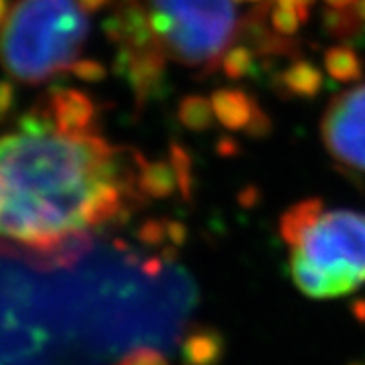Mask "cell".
Segmentation results:
<instances>
[{
  "label": "cell",
  "instance_id": "cell-1",
  "mask_svg": "<svg viewBox=\"0 0 365 365\" xmlns=\"http://www.w3.org/2000/svg\"><path fill=\"white\" fill-rule=\"evenodd\" d=\"M146 158L100 136L63 134L41 106L0 136V244L47 266L78 260L143 203Z\"/></svg>",
  "mask_w": 365,
  "mask_h": 365
},
{
  "label": "cell",
  "instance_id": "cell-2",
  "mask_svg": "<svg viewBox=\"0 0 365 365\" xmlns=\"http://www.w3.org/2000/svg\"><path fill=\"white\" fill-rule=\"evenodd\" d=\"M280 235L292 282L304 297L335 300L365 287L364 211L304 199L284 211Z\"/></svg>",
  "mask_w": 365,
  "mask_h": 365
},
{
  "label": "cell",
  "instance_id": "cell-3",
  "mask_svg": "<svg viewBox=\"0 0 365 365\" xmlns=\"http://www.w3.org/2000/svg\"><path fill=\"white\" fill-rule=\"evenodd\" d=\"M88 35L78 0H19L0 33V63L13 79L43 83L69 71Z\"/></svg>",
  "mask_w": 365,
  "mask_h": 365
},
{
  "label": "cell",
  "instance_id": "cell-4",
  "mask_svg": "<svg viewBox=\"0 0 365 365\" xmlns=\"http://www.w3.org/2000/svg\"><path fill=\"white\" fill-rule=\"evenodd\" d=\"M150 26L165 55L213 73L240 33L234 0H146Z\"/></svg>",
  "mask_w": 365,
  "mask_h": 365
},
{
  "label": "cell",
  "instance_id": "cell-5",
  "mask_svg": "<svg viewBox=\"0 0 365 365\" xmlns=\"http://www.w3.org/2000/svg\"><path fill=\"white\" fill-rule=\"evenodd\" d=\"M321 138L341 170L365 175V83L329 102L321 118Z\"/></svg>",
  "mask_w": 365,
  "mask_h": 365
},
{
  "label": "cell",
  "instance_id": "cell-6",
  "mask_svg": "<svg viewBox=\"0 0 365 365\" xmlns=\"http://www.w3.org/2000/svg\"><path fill=\"white\" fill-rule=\"evenodd\" d=\"M167 61L169 57L160 49V45H153L148 49H138V51L120 49L118 53L114 69L128 81L138 110L163 90Z\"/></svg>",
  "mask_w": 365,
  "mask_h": 365
},
{
  "label": "cell",
  "instance_id": "cell-7",
  "mask_svg": "<svg viewBox=\"0 0 365 365\" xmlns=\"http://www.w3.org/2000/svg\"><path fill=\"white\" fill-rule=\"evenodd\" d=\"M215 118L227 130H246L254 138H262L272 130V120L242 88H220L211 93Z\"/></svg>",
  "mask_w": 365,
  "mask_h": 365
},
{
  "label": "cell",
  "instance_id": "cell-8",
  "mask_svg": "<svg viewBox=\"0 0 365 365\" xmlns=\"http://www.w3.org/2000/svg\"><path fill=\"white\" fill-rule=\"evenodd\" d=\"M51 126L63 134H90L96 130L98 104L86 91L73 88H57L49 91L41 104Z\"/></svg>",
  "mask_w": 365,
  "mask_h": 365
},
{
  "label": "cell",
  "instance_id": "cell-9",
  "mask_svg": "<svg viewBox=\"0 0 365 365\" xmlns=\"http://www.w3.org/2000/svg\"><path fill=\"white\" fill-rule=\"evenodd\" d=\"M104 35L120 49L138 51L158 45L143 0H116V6L104 21Z\"/></svg>",
  "mask_w": 365,
  "mask_h": 365
},
{
  "label": "cell",
  "instance_id": "cell-10",
  "mask_svg": "<svg viewBox=\"0 0 365 365\" xmlns=\"http://www.w3.org/2000/svg\"><path fill=\"white\" fill-rule=\"evenodd\" d=\"M270 4L260 2L254 6L240 23L237 39L240 43L248 45L256 57H297L299 55V43L290 37H282L274 31L268 21Z\"/></svg>",
  "mask_w": 365,
  "mask_h": 365
},
{
  "label": "cell",
  "instance_id": "cell-11",
  "mask_svg": "<svg viewBox=\"0 0 365 365\" xmlns=\"http://www.w3.org/2000/svg\"><path fill=\"white\" fill-rule=\"evenodd\" d=\"M323 71L307 59H294L290 66L278 76V88L284 90L292 98L309 100L319 96L323 90Z\"/></svg>",
  "mask_w": 365,
  "mask_h": 365
},
{
  "label": "cell",
  "instance_id": "cell-12",
  "mask_svg": "<svg viewBox=\"0 0 365 365\" xmlns=\"http://www.w3.org/2000/svg\"><path fill=\"white\" fill-rule=\"evenodd\" d=\"M323 66L325 71L341 83H351L359 81L365 73V63L361 55L349 45H333L323 55Z\"/></svg>",
  "mask_w": 365,
  "mask_h": 365
},
{
  "label": "cell",
  "instance_id": "cell-13",
  "mask_svg": "<svg viewBox=\"0 0 365 365\" xmlns=\"http://www.w3.org/2000/svg\"><path fill=\"white\" fill-rule=\"evenodd\" d=\"M177 116L185 128L193 132H205L213 126L215 122V112L211 106V98H205L201 93H189L185 96L179 108H177Z\"/></svg>",
  "mask_w": 365,
  "mask_h": 365
},
{
  "label": "cell",
  "instance_id": "cell-14",
  "mask_svg": "<svg viewBox=\"0 0 365 365\" xmlns=\"http://www.w3.org/2000/svg\"><path fill=\"white\" fill-rule=\"evenodd\" d=\"M361 19L357 16L355 9H331L327 6L323 13V26L325 31L339 41L353 39L361 31Z\"/></svg>",
  "mask_w": 365,
  "mask_h": 365
},
{
  "label": "cell",
  "instance_id": "cell-15",
  "mask_svg": "<svg viewBox=\"0 0 365 365\" xmlns=\"http://www.w3.org/2000/svg\"><path fill=\"white\" fill-rule=\"evenodd\" d=\"M256 63V53L250 49L244 43H234L227 51L223 53L222 63L223 76L230 79H242L250 76Z\"/></svg>",
  "mask_w": 365,
  "mask_h": 365
},
{
  "label": "cell",
  "instance_id": "cell-16",
  "mask_svg": "<svg viewBox=\"0 0 365 365\" xmlns=\"http://www.w3.org/2000/svg\"><path fill=\"white\" fill-rule=\"evenodd\" d=\"M268 21H270V26H272L278 35L292 39L299 33L300 26L309 21V16H304V14L294 11V9L282 6V4H274V6H270Z\"/></svg>",
  "mask_w": 365,
  "mask_h": 365
},
{
  "label": "cell",
  "instance_id": "cell-17",
  "mask_svg": "<svg viewBox=\"0 0 365 365\" xmlns=\"http://www.w3.org/2000/svg\"><path fill=\"white\" fill-rule=\"evenodd\" d=\"M69 73H73L76 78L81 81H88V83H98V81H104L108 78V69H106L100 61L96 59H78L73 66L69 67Z\"/></svg>",
  "mask_w": 365,
  "mask_h": 365
},
{
  "label": "cell",
  "instance_id": "cell-18",
  "mask_svg": "<svg viewBox=\"0 0 365 365\" xmlns=\"http://www.w3.org/2000/svg\"><path fill=\"white\" fill-rule=\"evenodd\" d=\"M14 102H16V88L11 81L2 79L0 81V120H4L13 112Z\"/></svg>",
  "mask_w": 365,
  "mask_h": 365
},
{
  "label": "cell",
  "instance_id": "cell-19",
  "mask_svg": "<svg viewBox=\"0 0 365 365\" xmlns=\"http://www.w3.org/2000/svg\"><path fill=\"white\" fill-rule=\"evenodd\" d=\"M120 365H165V361H163V357L157 351L146 349V351L132 353Z\"/></svg>",
  "mask_w": 365,
  "mask_h": 365
},
{
  "label": "cell",
  "instance_id": "cell-20",
  "mask_svg": "<svg viewBox=\"0 0 365 365\" xmlns=\"http://www.w3.org/2000/svg\"><path fill=\"white\" fill-rule=\"evenodd\" d=\"M314 2H317V0H276V4H282V6H288V9H294V11H299V13H302L304 16H309Z\"/></svg>",
  "mask_w": 365,
  "mask_h": 365
},
{
  "label": "cell",
  "instance_id": "cell-21",
  "mask_svg": "<svg viewBox=\"0 0 365 365\" xmlns=\"http://www.w3.org/2000/svg\"><path fill=\"white\" fill-rule=\"evenodd\" d=\"M112 0H78V4L86 13H100Z\"/></svg>",
  "mask_w": 365,
  "mask_h": 365
},
{
  "label": "cell",
  "instance_id": "cell-22",
  "mask_svg": "<svg viewBox=\"0 0 365 365\" xmlns=\"http://www.w3.org/2000/svg\"><path fill=\"white\" fill-rule=\"evenodd\" d=\"M355 2L357 0H325V4L331 9H351L355 6Z\"/></svg>",
  "mask_w": 365,
  "mask_h": 365
},
{
  "label": "cell",
  "instance_id": "cell-23",
  "mask_svg": "<svg viewBox=\"0 0 365 365\" xmlns=\"http://www.w3.org/2000/svg\"><path fill=\"white\" fill-rule=\"evenodd\" d=\"M9 0H0V33H2V29H4V23H6V19H9Z\"/></svg>",
  "mask_w": 365,
  "mask_h": 365
},
{
  "label": "cell",
  "instance_id": "cell-24",
  "mask_svg": "<svg viewBox=\"0 0 365 365\" xmlns=\"http://www.w3.org/2000/svg\"><path fill=\"white\" fill-rule=\"evenodd\" d=\"M353 9H355V13H357V16L361 19V23H364V25H365V0H357Z\"/></svg>",
  "mask_w": 365,
  "mask_h": 365
},
{
  "label": "cell",
  "instance_id": "cell-25",
  "mask_svg": "<svg viewBox=\"0 0 365 365\" xmlns=\"http://www.w3.org/2000/svg\"><path fill=\"white\" fill-rule=\"evenodd\" d=\"M242 2H268V0H242Z\"/></svg>",
  "mask_w": 365,
  "mask_h": 365
}]
</instances>
